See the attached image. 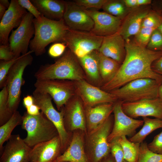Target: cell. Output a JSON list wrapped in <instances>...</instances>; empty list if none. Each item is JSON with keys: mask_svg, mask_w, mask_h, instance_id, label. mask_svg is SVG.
<instances>
[{"mask_svg": "<svg viewBox=\"0 0 162 162\" xmlns=\"http://www.w3.org/2000/svg\"><path fill=\"white\" fill-rule=\"evenodd\" d=\"M125 58L116 73L100 88L109 92L133 80L150 78L160 83L162 76L152 68V64L162 56L160 52L150 50L129 40L125 41Z\"/></svg>", "mask_w": 162, "mask_h": 162, "instance_id": "1", "label": "cell"}, {"mask_svg": "<svg viewBox=\"0 0 162 162\" xmlns=\"http://www.w3.org/2000/svg\"><path fill=\"white\" fill-rule=\"evenodd\" d=\"M78 58L69 49L51 64L40 66L35 73L36 79L86 80V76Z\"/></svg>", "mask_w": 162, "mask_h": 162, "instance_id": "2", "label": "cell"}, {"mask_svg": "<svg viewBox=\"0 0 162 162\" xmlns=\"http://www.w3.org/2000/svg\"><path fill=\"white\" fill-rule=\"evenodd\" d=\"M33 22L35 33L33 38L30 41L29 47L30 50L36 56L45 53L46 46L50 43L58 42L62 43L70 29L63 19L52 20L42 15L40 19L34 18Z\"/></svg>", "mask_w": 162, "mask_h": 162, "instance_id": "3", "label": "cell"}, {"mask_svg": "<svg viewBox=\"0 0 162 162\" xmlns=\"http://www.w3.org/2000/svg\"><path fill=\"white\" fill-rule=\"evenodd\" d=\"M22 129L26 131L27 135L23 139L31 148L37 144L50 140L58 135L53 124L41 111L36 116L28 114L26 112L22 116Z\"/></svg>", "mask_w": 162, "mask_h": 162, "instance_id": "4", "label": "cell"}, {"mask_svg": "<svg viewBox=\"0 0 162 162\" xmlns=\"http://www.w3.org/2000/svg\"><path fill=\"white\" fill-rule=\"evenodd\" d=\"M113 122L110 115L97 128L85 134V148L89 162H100L110 153V144L108 137Z\"/></svg>", "mask_w": 162, "mask_h": 162, "instance_id": "5", "label": "cell"}, {"mask_svg": "<svg viewBox=\"0 0 162 162\" xmlns=\"http://www.w3.org/2000/svg\"><path fill=\"white\" fill-rule=\"evenodd\" d=\"M160 82L150 78H141L132 81L109 92L117 100L130 102L158 98Z\"/></svg>", "mask_w": 162, "mask_h": 162, "instance_id": "6", "label": "cell"}, {"mask_svg": "<svg viewBox=\"0 0 162 162\" xmlns=\"http://www.w3.org/2000/svg\"><path fill=\"white\" fill-rule=\"evenodd\" d=\"M30 50L20 58L11 68L8 76L6 87L8 92V106L12 114L17 111L21 100V88L25 83L23 76L26 68L31 65L33 60Z\"/></svg>", "mask_w": 162, "mask_h": 162, "instance_id": "7", "label": "cell"}, {"mask_svg": "<svg viewBox=\"0 0 162 162\" xmlns=\"http://www.w3.org/2000/svg\"><path fill=\"white\" fill-rule=\"evenodd\" d=\"M35 91L48 94L52 98L58 110L76 94L74 81L55 79H36Z\"/></svg>", "mask_w": 162, "mask_h": 162, "instance_id": "8", "label": "cell"}, {"mask_svg": "<svg viewBox=\"0 0 162 162\" xmlns=\"http://www.w3.org/2000/svg\"><path fill=\"white\" fill-rule=\"evenodd\" d=\"M32 96L34 104L39 107L41 111L57 129L63 153L68 147L71 140L70 133L67 131L64 124V106L59 112L57 111L53 105L52 98L48 94L40 93L34 90Z\"/></svg>", "mask_w": 162, "mask_h": 162, "instance_id": "9", "label": "cell"}, {"mask_svg": "<svg viewBox=\"0 0 162 162\" xmlns=\"http://www.w3.org/2000/svg\"><path fill=\"white\" fill-rule=\"evenodd\" d=\"M104 37L97 35L91 32L69 29L62 43L78 58L94 50H98Z\"/></svg>", "mask_w": 162, "mask_h": 162, "instance_id": "10", "label": "cell"}, {"mask_svg": "<svg viewBox=\"0 0 162 162\" xmlns=\"http://www.w3.org/2000/svg\"><path fill=\"white\" fill-rule=\"evenodd\" d=\"M34 17L28 12L19 26L12 31L9 38V44L11 51L16 57H19L28 52L31 39L35 33Z\"/></svg>", "mask_w": 162, "mask_h": 162, "instance_id": "11", "label": "cell"}, {"mask_svg": "<svg viewBox=\"0 0 162 162\" xmlns=\"http://www.w3.org/2000/svg\"><path fill=\"white\" fill-rule=\"evenodd\" d=\"M122 103L117 100L114 104V122L112 131L108 137L109 143L122 136L133 135L136 129L143 125V120L134 119L124 113L122 108Z\"/></svg>", "mask_w": 162, "mask_h": 162, "instance_id": "12", "label": "cell"}, {"mask_svg": "<svg viewBox=\"0 0 162 162\" xmlns=\"http://www.w3.org/2000/svg\"><path fill=\"white\" fill-rule=\"evenodd\" d=\"M76 94L85 107L104 103H114L117 100L111 93L102 90L88 82L86 80L74 81Z\"/></svg>", "mask_w": 162, "mask_h": 162, "instance_id": "13", "label": "cell"}, {"mask_svg": "<svg viewBox=\"0 0 162 162\" xmlns=\"http://www.w3.org/2000/svg\"><path fill=\"white\" fill-rule=\"evenodd\" d=\"M64 109V122L67 131L69 133L80 130L86 134L85 108L80 98L76 94L65 105Z\"/></svg>", "mask_w": 162, "mask_h": 162, "instance_id": "14", "label": "cell"}, {"mask_svg": "<svg viewBox=\"0 0 162 162\" xmlns=\"http://www.w3.org/2000/svg\"><path fill=\"white\" fill-rule=\"evenodd\" d=\"M122 108L125 114L132 118L152 116L162 119V103L158 98L123 102Z\"/></svg>", "mask_w": 162, "mask_h": 162, "instance_id": "15", "label": "cell"}, {"mask_svg": "<svg viewBox=\"0 0 162 162\" xmlns=\"http://www.w3.org/2000/svg\"><path fill=\"white\" fill-rule=\"evenodd\" d=\"M63 19L66 25L71 29L91 32L94 26L93 20L84 9L74 2L65 1Z\"/></svg>", "mask_w": 162, "mask_h": 162, "instance_id": "16", "label": "cell"}, {"mask_svg": "<svg viewBox=\"0 0 162 162\" xmlns=\"http://www.w3.org/2000/svg\"><path fill=\"white\" fill-rule=\"evenodd\" d=\"M84 10L94 22L91 32L103 37L118 32L122 23L121 18L96 9H84Z\"/></svg>", "mask_w": 162, "mask_h": 162, "instance_id": "17", "label": "cell"}, {"mask_svg": "<svg viewBox=\"0 0 162 162\" xmlns=\"http://www.w3.org/2000/svg\"><path fill=\"white\" fill-rule=\"evenodd\" d=\"M28 12L19 4L17 0H11L10 5L1 20V45L9 44V35L12 29L18 27Z\"/></svg>", "mask_w": 162, "mask_h": 162, "instance_id": "18", "label": "cell"}, {"mask_svg": "<svg viewBox=\"0 0 162 162\" xmlns=\"http://www.w3.org/2000/svg\"><path fill=\"white\" fill-rule=\"evenodd\" d=\"M31 148L19 135H11L1 154L0 162H29Z\"/></svg>", "mask_w": 162, "mask_h": 162, "instance_id": "19", "label": "cell"}, {"mask_svg": "<svg viewBox=\"0 0 162 162\" xmlns=\"http://www.w3.org/2000/svg\"><path fill=\"white\" fill-rule=\"evenodd\" d=\"M61 141L58 135L49 141L38 143L32 148L29 161L54 162L62 154Z\"/></svg>", "mask_w": 162, "mask_h": 162, "instance_id": "20", "label": "cell"}, {"mask_svg": "<svg viewBox=\"0 0 162 162\" xmlns=\"http://www.w3.org/2000/svg\"><path fill=\"white\" fill-rule=\"evenodd\" d=\"M74 131L68 147L54 162H89L85 148V134L80 130Z\"/></svg>", "mask_w": 162, "mask_h": 162, "instance_id": "21", "label": "cell"}, {"mask_svg": "<svg viewBox=\"0 0 162 162\" xmlns=\"http://www.w3.org/2000/svg\"><path fill=\"white\" fill-rule=\"evenodd\" d=\"M98 51L121 64L126 55L125 40L118 32L104 37Z\"/></svg>", "mask_w": 162, "mask_h": 162, "instance_id": "22", "label": "cell"}, {"mask_svg": "<svg viewBox=\"0 0 162 162\" xmlns=\"http://www.w3.org/2000/svg\"><path fill=\"white\" fill-rule=\"evenodd\" d=\"M114 104L104 103L85 107L87 133L97 128L110 116L113 111Z\"/></svg>", "mask_w": 162, "mask_h": 162, "instance_id": "23", "label": "cell"}, {"mask_svg": "<svg viewBox=\"0 0 162 162\" xmlns=\"http://www.w3.org/2000/svg\"><path fill=\"white\" fill-rule=\"evenodd\" d=\"M44 17L52 20L63 19L65 8V1L58 0H31Z\"/></svg>", "mask_w": 162, "mask_h": 162, "instance_id": "24", "label": "cell"}, {"mask_svg": "<svg viewBox=\"0 0 162 162\" xmlns=\"http://www.w3.org/2000/svg\"><path fill=\"white\" fill-rule=\"evenodd\" d=\"M148 14L147 11H138L131 13L122 23L118 33L125 41L137 34L141 28L142 21Z\"/></svg>", "mask_w": 162, "mask_h": 162, "instance_id": "25", "label": "cell"}, {"mask_svg": "<svg viewBox=\"0 0 162 162\" xmlns=\"http://www.w3.org/2000/svg\"><path fill=\"white\" fill-rule=\"evenodd\" d=\"M99 52L96 50L78 58L86 75L94 82L101 81L99 69Z\"/></svg>", "mask_w": 162, "mask_h": 162, "instance_id": "26", "label": "cell"}, {"mask_svg": "<svg viewBox=\"0 0 162 162\" xmlns=\"http://www.w3.org/2000/svg\"><path fill=\"white\" fill-rule=\"evenodd\" d=\"M120 64L99 52V69L101 81L105 83L110 80L118 70Z\"/></svg>", "mask_w": 162, "mask_h": 162, "instance_id": "27", "label": "cell"}, {"mask_svg": "<svg viewBox=\"0 0 162 162\" xmlns=\"http://www.w3.org/2000/svg\"><path fill=\"white\" fill-rule=\"evenodd\" d=\"M143 126L137 133L129 140L135 143H141L143 142L147 136L157 129L162 128V119L151 118L148 117H142Z\"/></svg>", "mask_w": 162, "mask_h": 162, "instance_id": "28", "label": "cell"}, {"mask_svg": "<svg viewBox=\"0 0 162 162\" xmlns=\"http://www.w3.org/2000/svg\"><path fill=\"white\" fill-rule=\"evenodd\" d=\"M22 116L17 110L15 112L10 119L0 127V152L1 154L3 150V145L7 141L11 136V133L17 126L22 125Z\"/></svg>", "mask_w": 162, "mask_h": 162, "instance_id": "29", "label": "cell"}, {"mask_svg": "<svg viewBox=\"0 0 162 162\" xmlns=\"http://www.w3.org/2000/svg\"><path fill=\"white\" fill-rule=\"evenodd\" d=\"M118 141L123 152L124 160L128 162H137L140 143L131 142L125 136L118 138Z\"/></svg>", "mask_w": 162, "mask_h": 162, "instance_id": "30", "label": "cell"}, {"mask_svg": "<svg viewBox=\"0 0 162 162\" xmlns=\"http://www.w3.org/2000/svg\"><path fill=\"white\" fill-rule=\"evenodd\" d=\"M125 6L123 1L107 0L102 8L104 12L121 18L126 12Z\"/></svg>", "mask_w": 162, "mask_h": 162, "instance_id": "31", "label": "cell"}, {"mask_svg": "<svg viewBox=\"0 0 162 162\" xmlns=\"http://www.w3.org/2000/svg\"><path fill=\"white\" fill-rule=\"evenodd\" d=\"M8 92L5 86L2 88L0 92V126L7 122L13 114L10 112L8 107Z\"/></svg>", "mask_w": 162, "mask_h": 162, "instance_id": "32", "label": "cell"}, {"mask_svg": "<svg viewBox=\"0 0 162 162\" xmlns=\"http://www.w3.org/2000/svg\"><path fill=\"white\" fill-rule=\"evenodd\" d=\"M137 162H162V154L155 153L148 148L147 144L140 143L139 157Z\"/></svg>", "mask_w": 162, "mask_h": 162, "instance_id": "33", "label": "cell"}, {"mask_svg": "<svg viewBox=\"0 0 162 162\" xmlns=\"http://www.w3.org/2000/svg\"><path fill=\"white\" fill-rule=\"evenodd\" d=\"M16 57L9 60H1L0 62V88H2L6 86L8 76L13 65L20 58Z\"/></svg>", "mask_w": 162, "mask_h": 162, "instance_id": "34", "label": "cell"}, {"mask_svg": "<svg viewBox=\"0 0 162 162\" xmlns=\"http://www.w3.org/2000/svg\"><path fill=\"white\" fill-rule=\"evenodd\" d=\"M157 28L142 27L135 35V43L144 47L147 45L153 32Z\"/></svg>", "mask_w": 162, "mask_h": 162, "instance_id": "35", "label": "cell"}, {"mask_svg": "<svg viewBox=\"0 0 162 162\" xmlns=\"http://www.w3.org/2000/svg\"><path fill=\"white\" fill-rule=\"evenodd\" d=\"M110 153L116 162H124V154L122 147L118 142V139L110 142Z\"/></svg>", "mask_w": 162, "mask_h": 162, "instance_id": "36", "label": "cell"}, {"mask_svg": "<svg viewBox=\"0 0 162 162\" xmlns=\"http://www.w3.org/2000/svg\"><path fill=\"white\" fill-rule=\"evenodd\" d=\"M147 46L153 51L162 48V34L157 28L153 32Z\"/></svg>", "mask_w": 162, "mask_h": 162, "instance_id": "37", "label": "cell"}, {"mask_svg": "<svg viewBox=\"0 0 162 162\" xmlns=\"http://www.w3.org/2000/svg\"><path fill=\"white\" fill-rule=\"evenodd\" d=\"M107 0H75L76 4L85 9L93 8L97 10L102 8Z\"/></svg>", "mask_w": 162, "mask_h": 162, "instance_id": "38", "label": "cell"}, {"mask_svg": "<svg viewBox=\"0 0 162 162\" xmlns=\"http://www.w3.org/2000/svg\"><path fill=\"white\" fill-rule=\"evenodd\" d=\"M162 22L161 18L156 14L148 13L143 20L141 27H148L157 28Z\"/></svg>", "mask_w": 162, "mask_h": 162, "instance_id": "39", "label": "cell"}, {"mask_svg": "<svg viewBox=\"0 0 162 162\" xmlns=\"http://www.w3.org/2000/svg\"><path fill=\"white\" fill-rule=\"evenodd\" d=\"M67 46L62 42H56L52 45L48 51L49 55L53 58L60 57L65 52Z\"/></svg>", "mask_w": 162, "mask_h": 162, "instance_id": "40", "label": "cell"}, {"mask_svg": "<svg viewBox=\"0 0 162 162\" xmlns=\"http://www.w3.org/2000/svg\"><path fill=\"white\" fill-rule=\"evenodd\" d=\"M147 146L152 152L162 154V131L154 137L152 141L147 144Z\"/></svg>", "mask_w": 162, "mask_h": 162, "instance_id": "41", "label": "cell"}, {"mask_svg": "<svg viewBox=\"0 0 162 162\" xmlns=\"http://www.w3.org/2000/svg\"><path fill=\"white\" fill-rule=\"evenodd\" d=\"M19 4L23 8L27 10L28 12L32 14L35 18L39 19L41 18L42 14L32 4L30 0H17Z\"/></svg>", "mask_w": 162, "mask_h": 162, "instance_id": "42", "label": "cell"}, {"mask_svg": "<svg viewBox=\"0 0 162 162\" xmlns=\"http://www.w3.org/2000/svg\"><path fill=\"white\" fill-rule=\"evenodd\" d=\"M16 57L11 51L9 44L1 45L0 46V59L1 60L9 61Z\"/></svg>", "mask_w": 162, "mask_h": 162, "instance_id": "43", "label": "cell"}, {"mask_svg": "<svg viewBox=\"0 0 162 162\" xmlns=\"http://www.w3.org/2000/svg\"><path fill=\"white\" fill-rule=\"evenodd\" d=\"M26 112L32 116H36L39 115L40 112L39 107L35 104L26 108Z\"/></svg>", "mask_w": 162, "mask_h": 162, "instance_id": "44", "label": "cell"}, {"mask_svg": "<svg viewBox=\"0 0 162 162\" xmlns=\"http://www.w3.org/2000/svg\"><path fill=\"white\" fill-rule=\"evenodd\" d=\"M34 104V100L32 95H28L23 99V104L26 108Z\"/></svg>", "mask_w": 162, "mask_h": 162, "instance_id": "45", "label": "cell"}, {"mask_svg": "<svg viewBox=\"0 0 162 162\" xmlns=\"http://www.w3.org/2000/svg\"><path fill=\"white\" fill-rule=\"evenodd\" d=\"M154 68L156 72L162 76V56L155 63Z\"/></svg>", "mask_w": 162, "mask_h": 162, "instance_id": "46", "label": "cell"}, {"mask_svg": "<svg viewBox=\"0 0 162 162\" xmlns=\"http://www.w3.org/2000/svg\"><path fill=\"white\" fill-rule=\"evenodd\" d=\"M124 4L128 8H134L138 6L137 0H124L123 1Z\"/></svg>", "mask_w": 162, "mask_h": 162, "instance_id": "47", "label": "cell"}, {"mask_svg": "<svg viewBox=\"0 0 162 162\" xmlns=\"http://www.w3.org/2000/svg\"><path fill=\"white\" fill-rule=\"evenodd\" d=\"M100 162H116L111 153Z\"/></svg>", "mask_w": 162, "mask_h": 162, "instance_id": "48", "label": "cell"}, {"mask_svg": "<svg viewBox=\"0 0 162 162\" xmlns=\"http://www.w3.org/2000/svg\"><path fill=\"white\" fill-rule=\"evenodd\" d=\"M151 2L150 0H137L138 6L149 4Z\"/></svg>", "mask_w": 162, "mask_h": 162, "instance_id": "49", "label": "cell"}, {"mask_svg": "<svg viewBox=\"0 0 162 162\" xmlns=\"http://www.w3.org/2000/svg\"><path fill=\"white\" fill-rule=\"evenodd\" d=\"M7 9L4 6L0 4V19L1 20L5 14Z\"/></svg>", "mask_w": 162, "mask_h": 162, "instance_id": "50", "label": "cell"}, {"mask_svg": "<svg viewBox=\"0 0 162 162\" xmlns=\"http://www.w3.org/2000/svg\"><path fill=\"white\" fill-rule=\"evenodd\" d=\"M0 4L4 6L7 9L10 6V3L8 0H0Z\"/></svg>", "mask_w": 162, "mask_h": 162, "instance_id": "51", "label": "cell"}, {"mask_svg": "<svg viewBox=\"0 0 162 162\" xmlns=\"http://www.w3.org/2000/svg\"><path fill=\"white\" fill-rule=\"evenodd\" d=\"M158 98L162 103V84L160 85L159 88Z\"/></svg>", "mask_w": 162, "mask_h": 162, "instance_id": "52", "label": "cell"}, {"mask_svg": "<svg viewBox=\"0 0 162 162\" xmlns=\"http://www.w3.org/2000/svg\"><path fill=\"white\" fill-rule=\"evenodd\" d=\"M157 29L162 34V22L159 26Z\"/></svg>", "mask_w": 162, "mask_h": 162, "instance_id": "53", "label": "cell"}, {"mask_svg": "<svg viewBox=\"0 0 162 162\" xmlns=\"http://www.w3.org/2000/svg\"><path fill=\"white\" fill-rule=\"evenodd\" d=\"M124 162H128L127 161H126V160H124Z\"/></svg>", "mask_w": 162, "mask_h": 162, "instance_id": "54", "label": "cell"}, {"mask_svg": "<svg viewBox=\"0 0 162 162\" xmlns=\"http://www.w3.org/2000/svg\"></svg>", "mask_w": 162, "mask_h": 162, "instance_id": "55", "label": "cell"}, {"mask_svg": "<svg viewBox=\"0 0 162 162\" xmlns=\"http://www.w3.org/2000/svg\"></svg>", "mask_w": 162, "mask_h": 162, "instance_id": "56", "label": "cell"}]
</instances>
